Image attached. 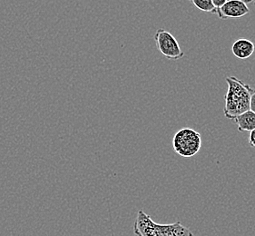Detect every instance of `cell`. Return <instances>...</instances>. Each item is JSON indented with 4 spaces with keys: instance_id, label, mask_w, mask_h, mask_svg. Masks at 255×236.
<instances>
[{
    "instance_id": "cell-2",
    "label": "cell",
    "mask_w": 255,
    "mask_h": 236,
    "mask_svg": "<svg viewBox=\"0 0 255 236\" xmlns=\"http://www.w3.org/2000/svg\"><path fill=\"white\" fill-rule=\"evenodd\" d=\"M133 232L136 236H194L188 227L183 226L181 222L158 224L143 210L138 211Z\"/></svg>"
},
{
    "instance_id": "cell-6",
    "label": "cell",
    "mask_w": 255,
    "mask_h": 236,
    "mask_svg": "<svg viewBox=\"0 0 255 236\" xmlns=\"http://www.w3.org/2000/svg\"><path fill=\"white\" fill-rule=\"evenodd\" d=\"M231 50L236 58L245 60L252 57V55L255 53V46L249 39L240 38L234 42Z\"/></svg>"
},
{
    "instance_id": "cell-1",
    "label": "cell",
    "mask_w": 255,
    "mask_h": 236,
    "mask_svg": "<svg viewBox=\"0 0 255 236\" xmlns=\"http://www.w3.org/2000/svg\"><path fill=\"white\" fill-rule=\"evenodd\" d=\"M225 80L228 88L225 96L224 114L227 119L234 120L237 116L249 110L251 95L255 89L237 77H227Z\"/></svg>"
},
{
    "instance_id": "cell-10",
    "label": "cell",
    "mask_w": 255,
    "mask_h": 236,
    "mask_svg": "<svg viewBox=\"0 0 255 236\" xmlns=\"http://www.w3.org/2000/svg\"><path fill=\"white\" fill-rule=\"evenodd\" d=\"M250 109L251 111L255 112V89L254 92L252 93L250 98Z\"/></svg>"
},
{
    "instance_id": "cell-4",
    "label": "cell",
    "mask_w": 255,
    "mask_h": 236,
    "mask_svg": "<svg viewBox=\"0 0 255 236\" xmlns=\"http://www.w3.org/2000/svg\"><path fill=\"white\" fill-rule=\"evenodd\" d=\"M154 41L158 51L170 60H179L184 57V52L182 50L177 39L166 29L159 28L155 32Z\"/></svg>"
},
{
    "instance_id": "cell-12",
    "label": "cell",
    "mask_w": 255,
    "mask_h": 236,
    "mask_svg": "<svg viewBox=\"0 0 255 236\" xmlns=\"http://www.w3.org/2000/svg\"><path fill=\"white\" fill-rule=\"evenodd\" d=\"M242 2H244L245 4H249V3H252L254 0H241Z\"/></svg>"
},
{
    "instance_id": "cell-5",
    "label": "cell",
    "mask_w": 255,
    "mask_h": 236,
    "mask_svg": "<svg viewBox=\"0 0 255 236\" xmlns=\"http://www.w3.org/2000/svg\"><path fill=\"white\" fill-rule=\"evenodd\" d=\"M249 13V7L241 0H228L222 7L216 9V15L222 20H226L228 18H239L248 15Z\"/></svg>"
},
{
    "instance_id": "cell-9",
    "label": "cell",
    "mask_w": 255,
    "mask_h": 236,
    "mask_svg": "<svg viewBox=\"0 0 255 236\" xmlns=\"http://www.w3.org/2000/svg\"><path fill=\"white\" fill-rule=\"evenodd\" d=\"M249 144L252 147L255 148V129L252 130L249 134Z\"/></svg>"
},
{
    "instance_id": "cell-3",
    "label": "cell",
    "mask_w": 255,
    "mask_h": 236,
    "mask_svg": "<svg viewBox=\"0 0 255 236\" xmlns=\"http://www.w3.org/2000/svg\"><path fill=\"white\" fill-rule=\"evenodd\" d=\"M173 147L176 154L190 158L199 153L202 147V136L194 129L183 128L174 134Z\"/></svg>"
},
{
    "instance_id": "cell-7",
    "label": "cell",
    "mask_w": 255,
    "mask_h": 236,
    "mask_svg": "<svg viewBox=\"0 0 255 236\" xmlns=\"http://www.w3.org/2000/svg\"><path fill=\"white\" fill-rule=\"evenodd\" d=\"M239 132H251L255 129V113L250 109L234 119Z\"/></svg>"
},
{
    "instance_id": "cell-11",
    "label": "cell",
    "mask_w": 255,
    "mask_h": 236,
    "mask_svg": "<svg viewBox=\"0 0 255 236\" xmlns=\"http://www.w3.org/2000/svg\"><path fill=\"white\" fill-rule=\"evenodd\" d=\"M227 1H228V0H212V2H213V4L215 5V7L216 9L222 7Z\"/></svg>"
},
{
    "instance_id": "cell-8",
    "label": "cell",
    "mask_w": 255,
    "mask_h": 236,
    "mask_svg": "<svg viewBox=\"0 0 255 236\" xmlns=\"http://www.w3.org/2000/svg\"><path fill=\"white\" fill-rule=\"evenodd\" d=\"M193 5L199 10L204 13L215 14L216 15V8L213 4L212 0H189Z\"/></svg>"
},
{
    "instance_id": "cell-13",
    "label": "cell",
    "mask_w": 255,
    "mask_h": 236,
    "mask_svg": "<svg viewBox=\"0 0 255 236\" xmlns=\"http://www.w3.org/2000/svg\"><path fill=\"white\" fill-rule=\"evenodd\" d=\"M254 1H255V0H254Z\"/></svg>"
}]
</instances>
